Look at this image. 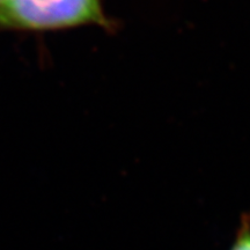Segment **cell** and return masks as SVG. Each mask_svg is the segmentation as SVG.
I'll list each match as a JSON object with an SVG mask.
<instances>
[{"label": "cell", "mask_w": 250, "mask_h": 250, "mask_svg": "<svg viewBox=\"0 0 250 250\" xmlns=\"http://www.w3.org/2000/svg\"><path fill=\"white\" fill-rule=\"evenodd\" d=\"M107 22L101 0H8L0 9V28L55 30Z\"/></svg>", "instance_id": "6da1fadb"}, {"label": "cell", "mask_w": 250, "mask_h": 250, "mask_svg": "<svg viewBox=\"0 0 250 250\" xmlns=\"http://www.w3.org/2000/svg\"><path fill=\"white\" fill-rule=\"evenodd\" d=\"M229 250H250V213L241 217V223Z\"/></svg>", "instance_id": "7a4b0ae2"}, {"label": "cell", "mask_w": 250, "mask_h": 250, "mask_svg": "<svg viewBox=\"0 0 250 250\" xmlns=\"http://www.w3.org/2000/svg\"><path fill=\"white\" fill-rule=\"evenodd\" d=\"M7 2H8V0H0V9L4 7V6L7 4Z\"/></svg>", "instance_id": "3957f363"}]
</instances>
